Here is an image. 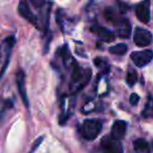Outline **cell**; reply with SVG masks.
I'll list each match as a JSON object with an SVG mask.
<instances>
[{"label": "cell", "instance_id": "6da1fadb", "mask_svg": "<svg viewBox=\"0 0 153 153\" xmlns=\"http://www.w3.org/2000/svg\"><path fill=\"white\" fill-rule=\"evenodd\" d=\"M91 79V71L90 69H83L78 64L74 66L70 78L69 89L72 94H76L81 89H83L87 83Z\"/></svg>", "mask_w": 153, "mask_h": 153}, {"label": "cell", "instance_id": "7a4b0ae2", "mask_svg": "<svg viewBox=\"0 0 153 153\" xmlns=\"http://www.w3.org/2000/svg\"><path fill=\"white\" fill-rule=\"evenodd\" d=\"M102 122L99 120H85L80 127V133L86 140H94L102 131Z\"/></svg>", "mask_w": 153, "mask_h": 153}, {"label": "cell", "instance_id": "3957f363", "mask_svg": "<svg viewBox=\"0 0 153 153\" xmlns=\"http://www.w3.org/2000/svg\"><path fill=\"white\" fill-rule=\"evenodd\" d=\"M101 148L103 153H123V145L121 140L113 138L112 136H104L101 140Z\"/></svg>", "mask_w": 153, "mask_h": 153}, {"label": "cell", "instance_id": "277c9868", "mask_svg": "<svg viewBox=\"0 0 153 153\" xmlns=\"http://www.w3.org/2000/svg\"><path fill=\"white\" fill-rule=\"evenodd\" d=\"M132 62L137 67H144L148 65L153 59V51L152 49H145L140 51H133L130 55Z\"/></svg>", "mask_w": 153, "mask_h": 153}, {"label": "cell", "instance_id": "5b68a950", "mask_svg": "<svg viewBox=\"0 0 153 153\" xmlns=\"http://www.w3.org/2000/svg\"><path fill=\"white\" fill-rule=\"evenodd\" d=\"M152 34L149 32L148 30L143 27H136L135 32H134L133 41L137 46L144 47L148 46L151 42H152Z\"/></svg>", "mask_w": 153, "mask_h": 153}, {"label": "cell", "instance_id": "8992f818", "mask_svg": "<svg viewBox=\"0 0 153 153\" xmlns=\"http://www.w3.org/2000/svg\"><path fill=\"white\" fill-rule=\"evenodd\" d=\"M18 12H19L20 15L25 20H27L30 23L35 25L37 28H40V22H39V20H38V17L35 16L34 13L30 11L28 2H26V1H20L19 4H18Z\"/></svg>", "mask_w": 153, "mask_h": 153}, {"label": "cell", "instance_id": "52a82bcc", "mask_svg": "<svg viewBox=\"0 0 153 153\" xmlns=\"http://www.w3.org/2000/svg\"><path fill=\"white\" fill-rule=\"evenodd\" d=\"M16 42V39L14 36H10L3 40L2 43V48H3V53H4V57H3V64H2V71H1V76H3L7 69V65L10 63V58H11V53L12 48L14 47Z\"/></svg>", "mask_w": 153, "mask_h": 153}, {"label": "cell", "instance_id": "ba28073f", "mask_svg": "<svg viewBox=\"0 0 153 153\" xmlns=\"http://www.w3.org/2000/svg\"><path fill=\"white\" fill-rule=\"evenodd\" d=\"M16 83H17L18 91H19L20 97L23 101L24 106L28 108V98L25 90V74L22 69H19L16 72Z\"/></svg>", "mask_w": 153, "mask_h": 153}, {"label": "cell", "instance_id": "9c48e42d", "mask_svg": "<svg viewBox=\"0 0 153 153\" xmlns=\"http://www.w3.org/2000/svg\"><path fill=\"white\" fill-rule=\"evenodd\" d=\"M114 26L117 28V34L120 38L127 39L131 35V24H130L129 20L125 19V18H121L117 23H114Z\"/></svg>", "mask_w": 153, "mask_h": 153}, {"label": "cell", "instance_id": "30bf717a", "mask_svg": "<svg viewBox=\"0 0 153 153\" xmlns=\"http://www.w3.org/2000/svg\"><path fill=\"white\" fill-rule=\"evenodd\" d=\"M150 2L145 1V2L138 3L135 7V15L137 19L143 23H148L150 20Z\"/></svg>", "mask_w": 153, "mask_h": 153}, {"label": "cell", "instance_id": "8fae6325", "mask_svg": "<svg viewBox=\"0 0 153 153\" xmlns=\"http://www.w3.org/2000/svg\"><path fill=\"white\" fill-rule=\"evenodd\" d=\"M126 132H127V123L122 120H117L112 124L110 136L117 140H121L122 138H124Z\"/></svg>", "mask_w": 153, "mask_h": 153}, {"label": "cell", "instance_id": "7c38bea8", "mask_svg": "<svg viewBox=\"0 0 153 153\" xmlns=\"http://www.w3.org/2000/svg\"><path fill=\"white\" fill-rule=\"evenodd\" d=\"M91 30L94 34L98 35L99 39H101L104 42H112L115 39V35L113 34V32L109 30L108 28L103 27L100 25H94L91 27Z\"/></svg>", "mask_w": 153, "mask_h": 153}, {"label": "cell", "instance_id": "4fadbf2b", "mask_svg": "<svg viewBox=\"0 0 153 153\" xmlns=\"http://www.w3.org/2000/svg\"><path fill=\"white\" fill-rule=\"evenodd\" d=\"M133 148L135 153H151L150 147L144 138H137L133 142Z\"/></svg>", "mask_w": 153, "mask_h": 153}, {"label": "cell", "instance_id": "5bb4252c", "mask_svg": "<svg viewBox=\"0 0 153 153\" xmlns=\"http://www.w3.org/2000/svg\"><path fill=\"white\" fill-rule=\"evenodd\" d=\"M142 117H145V119H149V117L153 119V98L150 94L147 98V103L142 112Z\"/></svg>", "mask_w": 153, "mask_h": 153}, {"label": "cell", "instance_id": "9a60e30c", "mask_svg": "<svg viewBox=\"0 0 153 153\" xmlns=\"http://www.w3.org/2000/svg\"><path fill=\"white\" fill-rule=\"evenodd\" d=\"M128 51V46L125 43H120V44L113 45V46L109 47V53H113V55H117V56H123L127 53Z\"/></svg>", "mask_w": 153, "mask_h": 153}, {"label": "cell", "instance_id": "2e32d148", "mask_svg": "<svg viewBox=\"0 0 153 153\" xmlns=\"http://www.w3.org/2000/svg\"><path fill=\"white\" fill-rule=\"evenodd\" d=\"M104 16L107 21L112 22V23H117V22L121 19V18L117 17V14L115 13L113 7H106V10H105V12H104Z\"/></svg>", "mask_w": 153, "mask_h": 153}, {"label": "cell", "instance_id": "e0dca14e", "mask_svg": "<svg viewBox=\"0 0 153 153\" xmlns=\"http://www.w3.org/2000/svg\"><path fill=\"white\" fill-rule=\"evenodd\" d=\"M137 72L135 71L134 69H129L127 72V76H126V82H127V84L130 86V87H132V86L134 85V84L137 82Z\"/></svg>", "mask_w": 153, "mask_h": 153}, {"label": "cell", "instance_id": "ac0fdd59", "mask_svg": "<svg viewBox=\"0 0 153 153\" xmlns=\"http://www.w3.org/2000/svg\"><path fill=\"white\" fill-rule=\"evenodd\" d=\"M43 140H44V137H43V136H40V137H39V138H37V140L34 143V146L32 147V149H30V152H28V153H33V152H34V151L36 150V149L38 148L39 146H40L41 142H42Z\"/></svg>", "mask_w": 153, "mask_h": 153}, {"label": "cell", "instance_id": "d6986e66", "mask_svg": "<svg viewBox=\"0 0 153 153\" xmlns=\"http://www.w3.org/2000/svg\"><path fill=\"white\" fill-rule=\"evenodd\" d=\"M129 101H130V104L131 105H136L138 103V101H140V97L137 96L136 94H132L131 96H130V99H129Z\"/></svg>", "mask_w": 153, "mask_h": 153}, {"label": "cell", "instance_id": "ffe728a7", "mask_svg": "<svg viewBox=\"0 0 153 153\" xmlns=\"http://www.w3.org/2000/svg\"><path fill=\"white\" fill-rule=\"evenodd\" d=\"M120 5V11L121 13H125L126 11H128V5L125 4V3H119Z\"/></svg>", "mask_w": 153, "mask_h": 153}, {"label": "cell", "instance_id": "44dd1931", "mask_svg": "<svg viewBox=\"0 0 153 153\" xmlns=\"http://www.w3.org/2000/svg\"><path fill=\"white\" fill-rule=\"evenodd\" d=\"M152 148H153V142H152Z\"/></svg>", "mask_w": 153, "mask_h": 153}]
</instances>
